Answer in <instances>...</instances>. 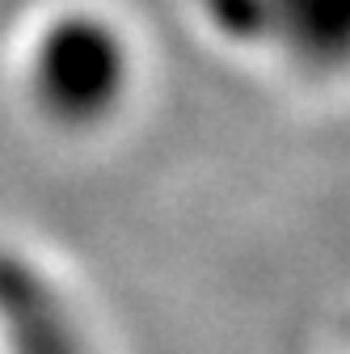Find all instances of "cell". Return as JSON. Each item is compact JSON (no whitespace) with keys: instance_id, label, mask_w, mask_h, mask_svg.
Returning a JSON list of instances; mask_svg holds the SVG:
<instances>
[{"instance_id":"obj_1","label":"cell","mask_w":350,"mask_h":354,"mask_svg":"<svg viewBox=\"0 0 350 354\" xmlns=\"http://www.w3.org/2000/svg\"><path fill=\"white\" fill-rule=\"evenodd\" d=\"M122 84V55L114 38L89 21H76L47 42L42 55V93L68 118L102 114Z\"/></svg>"}]
</instances>
